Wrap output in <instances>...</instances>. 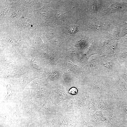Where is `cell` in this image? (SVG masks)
I'll list each match as a JSON object with an SVG mask.
<instances>
[{"label": "cell", "mask_w": 127, "mask_h": 127, "mask_svg": "<svg viewBox=\"0 0 127 127\" xmlns=\"http://www.w3.org/2000/svg\"><path fill=\"white\" fill-rule=\"evenodd\" d=\"M78 26L72 24L69 26L68 30L69 32L71 34L74 35L78 31Z\"/></svg>", "instance_id": "cell-1"}, {"label": "cell", "mask_w": 127, "mask_h": 127, "mask_svg": "<svg viewBox=\"0 0 127 127\" xmlns=\"http://www.w3.org/2000/svg\"><path fill=\"white\" fill-rule=\"evenodd\" d=\"M68 92L72 94H76L77 93V89L74 87L72 88Z\"/></svg>", "instance_id": "cell-2"}]
</instances>
